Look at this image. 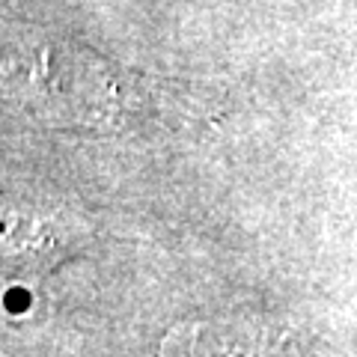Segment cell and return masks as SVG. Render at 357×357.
I'll return each mask as SVG.
<instances>
[{
	"mask_svg": "<svg viewBox=\"0 0 357 357\" xmlns=\"http://www.w3.org/2000/svg\"><path fill=\"white\" fill-rule=\"evenodd\" d=\"M158 357H265L262 342L236 325H176L161 342Z\"/></svg>",
	"mask_w": 357,
	"mask_h": 357,
	"instance_id": "7a4b0ae2",
	"label": "cell"
},
{
	"mask_svg": "<svg viewBox=\"0 0 357 357\" xmlns=\"http://www.w3.org/2000/svg\"><path fill=\"white\" fill-rule=\"evenodd\" d=\"M66 248L63 229L39 215L0 206V265L42 271L60 259Z\"/></svg>",
	"mask_w": 357,
	"mask_h": 357,
	"instance_id": "6da1fadb",
	"label": "cell"
}]
</instances>
